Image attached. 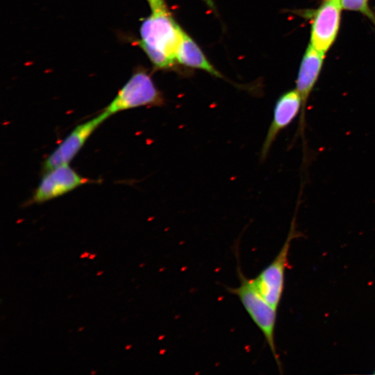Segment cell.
<instances>
[{"mask_svg": "<svg viewBox=\"0 0 375 375\" xmlns=\"http://www.w3.org/2000/svg\"><path fill=\"white\" fill-rule=\"evenodd\" d=\"M374 374H375V372H374Z\"/></svg>", "mask_w": 375, "mask_h": 375, "instance_id": "d6986e66", "label": "cell"}, {"mask_svg": "<svg viewBox=\"0 0 375 375\" xmlns=\"http://www.w3.org/2000/svg\"><path fill=\"white\" fill-rule=\"evenodd\" d=\"M176 60L185 66L203 70L216 77H222L197 44L183 30L176 49Z\"/></svg>", "mask_w": 375, "mask_h": 375, "instance_id": "30bf717a", "label": "cell"}, {"mask_svg": "<svg viewBox=\"0 0 375 375\" xmlns=\"http://www.w3.org/2000/svg\"><path fill=\"white\" fill-rule=\"evenodd\" d=\"M340 0H323L312 24L311 44L326 53L334 42L340 26Z\"/></svg>", "mask_w": 375, "mask_h": 375, "instance_id": "52a82bcc", "label": "cell"}, {"mask_svg": "<svg viewBox=\"0 0 375 375\" xmlns=\"http://www.w3.org/2000/svg\"><path fill=\"white\" fill-rule=\"evenodd\" d=\"M96 373H97V372H96L95 370H92V371L91 372V374H92V375H94V374H95Z\"/></svg>", "mask_w": 375, "mask_h": 375, "instance_id": "ac0fdd59", "label": "cell"}, {"mask_svg": "<svg viewBox=\"0 0 375 375\" xmlns=\"http://www.w3.org/2000/svg\"><path fill=\"white\" fill-rule=\"evenodd\" d=\"M324 53L316 49L310 44L308 47L301 63L297 79V90L300 94L302 101L299 123V131L302 134V136L305 128L306 102L320 72Z\"/></svg>", "mask_w": 375, "mask_h": 375, "instance_id": "9c48e42d", "label": "cell"}, {"mask_svg": "<svg viewBox=\"0 0 375 375\" xmlns=\"http://www.w3.org/2000/svg\"><path fill=\"white\" fill-rule=\"evenodd\" d=\"M151 11L167 8L164 0H147Z\"/></svg>", "mask_w": 375, "mask_h": 375, "instance_id": "7c38bea8", "label": "cell"}, {"mask_svg": "<svg viewBox=\"0 0 375 375\" xmlns=\"http://www.w3.org/2000/svg\"><path fill=\"white\" fill-rule=\"evenodd\" d=\"M110 116L101 111L96 117L76 126L45 159L43 173L58 166L69 165L92 133Z\"/></svg>", "mask_w": 375, "mask_h": 375, "instance_id": "8992f818", "label": "cell"}, {"mask_svg": "<svg viewBox=\"0 0 375 375\" xmlns=\"http://www.w3.org/2000/svg\"><path fill=\"white\" fill-rule=\"evenodd\" d=\"M84 329V326H81L78 329V331H82Z\"/></svg>", "mask_w": 375, "mask_h": 375, "instance_id": "e0dca14e", "label": "cell"}, {"mask_svg": "<svg viewBox=\"0 0 375 375\" xmlns=\"http://www.w3.org/2000/svg\"><path fill=\"white\" fill-rule=\"evenodd\" d=\"M293 219L291 227L282 248L272 260L260 274L253 278V282L265 300L274 308H278L282 298L285 270L289 267L288 254L292 240L299 237Z\"/></svg>", "mask_w": 375, "mask_h": 375, "instance_id": "277c9868", "label": "cell"}, {"mask_svg": "<svg viewBox=\"0 0 375 375\" xmlns=\"http://www.w3.org/2000/svg\"><path fill=\"white\" fill-rule=\"evenodd\" d=\"M90 182L93 181L82 176L69 165L56 167L44 173L28 203L47 202Z\"/></svg>", "mask_w": 375, "mask_h": 375, "instance_id": "5b68a950", "label": "cell"}, {"mask_svg": "<svg viewBox=\"0 0 375 375\" xmlns=\"http://www.w3.org/2000/svg\"><path fill=\"white\" fill-rule=\"evenodd\" d=\"M340 1L342 6L344 9L360 12L375 21L374 15L368 6L367 0H340Z\"/></svg>", "mask_w": 375, "mask_h": 375, "instance_id": "8fae6325", "label": "cell"}, {"mask_svg": "<svg viewBox=\"0 0 375 375\" xmlns=\"http://www.w3.org/2000/svg\"><path fill=\"white\" fill-rule=\"evenodd\" d=\"M103 273V271H99L97 273V276H101L102 275Z\"/></svg>", "mask_w": 375, "mask_h": 375, "instance_id": "2e32d148", "label": "cell"}, {"mask_svg": "<svg viewBox=\"0 0 375 375\" xmlns=\"http://www.w3.org/2000/svg\"><path fill=\"white\" fill-rule=\"evenodd\" d=\"M131 347H132V346H131V344H128V345H126V346L125 347V349H126V350H128V349H130L131 348Z\"/></svg>", "mask_w": 375, "mask_h": 375, "instance_id": "9a60e30c", "label": "cell"}, {"mask_svg": "<svg viewBox=\"0 0 375 375\" xmlns=\"http://www.w3.org/2000/svg\"><path fill=\"white\" fill-rule=\"evenodd\" d=\"M95 257H96V254H95V253H90L88 258H89V259H90V260H93V259H94Z\"/></svg>", "mask_w": 375, "mask_h": 375, "instance_id": "5bb4252c", "label": "cell"}, {"mask_svg": "<svg viewBox=\"0 0 375 375\" xmlns=\"http://www.w3.org/2000/svg\"><path fill=\"white\" fill-rule=\"evenodd\" d=\"M90 254V253L89 252L85 251L80 256V258H88Z\"/></svg>", "mask_w": 375, "mask_h": 375, "instance_id": "4fadbf2b", "label": "cell"}, {"mask_svg": "<svg viewBox=\"0 0 375 375\" xmlns=\"http://www.w3.org/2000/svg\"><path fill=\"white\" fill-rule=\"evenodd\" d=\"M182 31L167 8L153 10L141 24L138 44L156 67L171 68Z\"/></svg>", "mask_w": 375, "mask_h": 375, "instance_id": "6da1fadb", "label": "cell"}, {"mask_svg": "<svg viewBox=\"0 0 375 375\" xmlns=\"http://www.w3.org/2000/svg\"><path fill=\"white\" fill-rule=\"evenodd\" d=\"M302 101L297 89L287 91L276 101L272 122L260 151V161H264L279 133L288 126L301 112Z\"/></svg>", "mask_w": 375, "mask_h": 375, "instance_id": "ba28073f", "label": "cell"}, {"mask_svg": "<svg viewBox=\"0 0 375 375\" xmlns=\"http://www.w3.org/2000/svg\"><path fill=\"white\" fill-rule=\"evenodd\" d=\"M238 263L237 274L240 285L236 288L228 287L226 290L229 293L238 297L252 321L262 332L281 372V363L274 340L277 309L271 306L262 297L253 278H248L244 275L238 260Z\"/></svg>", "mask_w": 375, "mask_h": 375, "instance_id": "7a4b0ae2", "label": "cell"}, {"mask_svg": "<svg viewBox=\"0 0 375 375\" xmlns=\"http://www.w3.org/2000/svg\"><path fill=\"white\" fill-rule=\"evenodd\" d=\"M165 98L151 76L144 70L135 72L102 110L111 116L121 111L141 106H162Z\"/></svg>", "mask_w": 375, "mask_h": 375, "instance_id": "3957f363", "label": "cell"}]
</instances>
